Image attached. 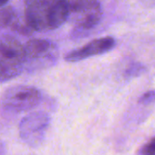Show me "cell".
<instances>
[{
    "label": "cell",
    "mask_w": 155,
    "mask_h": 155,
    "mask_svg": "<svg viewBox=\"0 0 155 155\" xmlns=\"http://www.w3.org/2000/svg\"><path fill=\"white\" fill-rule=\"evenodd\" d=\"M68 14L66 0H25L24 17L33 32L59 28L67 21Z\"/></svg>",
    "instance_id": "1"
},
{
    "label": "cell",
    "mask_w": 155,
    "mask_h": 155,
    "mask_svg": "<svg viewBox=\"0 0 155 155\" xmlns=\"http://www.w3.org/2000/svg\"><path fill=\"white\" fill-rule=\"evenodd\" d=\"M68 19L73 25V36L81 37L99 25L103 9L99 0H66Z\"/></svg>",
    "instance_id": "2"
},
{
    "label": "cell",
    "mask_w": 155,
    "mask_h": 155,
    "mask_svg": "<svg viewBox=\"0 0 155 155\" xmlns=\"http://www.w3.org/2000/svg\"><path fill=\"white\" fill-rule=\"evenodd\" d=\"M24 71V45L12 35L0 36V83L13 80Z\"/></svg>",
    "instance_id": "3"
},
{
    "label": "cell",
    "mask_w": 155,
    "mask_h": 155,
    "mask_svg": "<svg viewBox=\"0 0 155 155\" xmlns=\"http://www.w3.org/2000/svg\"><path fill=\"white\" fill-rule=\"evenodd\" d=\"M24 50L27 72L52 66L58 58L57 46L46 39H31L24 45Z\"/></svg>",
    "instance_id": "4"
},
{
    "label": "cell",
    "mask_w": 155,
    "mask_h": 155,
    "mask_svg": "<svg viewBox=\"0 0 155 155\" xmlns=\"http://www.w3.org/2000/svg\"><path fill=\"white\" fill-rule=\"evenodd\" d=\"M42 101L39 89L30 85H15L9 87L3 94L1 104L9 112L21 113L35 108Z\"/></svg>",
    "instance_id": "5"
},
{
    "label": "cell",
    "mask_w": 155,
    "mask_h": 155,
    "mask_svg": "<svg viewBox=\"0 0 155 155\" xmlns=\"http://www.w3.org/2000/svg\"><path fill=\"white\" fill-rule=\"evenodd\" d=\"M50 125V116L43 111L32 112L25 115L19 124V135L28 146L35 148L45 139Z\"/></svg>",
    "instance_id": "6"
},
{
    "label": "cell",
    "mask_w": 155,
    "mask_h": 155,
    "mask_svg": "<svg viewBox=\"0 0 155 155\" xmlns=\"http://www.w3.org/2000/svg\"><path fill=\"white\" fill-rule=\"evenodd\" d=\"M116 45V40L112 36H104L98 39H94L88 44L84 45L83 47L74 49L67 53L64 56L66 62L74 63L79 62L95 55L105 54Z\"/></svg>",
    "instance_id": "7"
},
{
    "label": "cell",
    "mask_w": 155,
    "mask_h": 155,
    "mask_svg": "<svg viewBox=\"0 0 155 155\" xmlns=\"http://www.w3.org/2000/svg\"><path fill=\"white\" fill-rule=\"evenodd\" d=\"M19 15L14 7L6 5L0 6V30L5 28L12 29Z\"/></svg>",
    "instance_id": "8"
},
{
    "label": "cell",
    "mask_w": 155,
    "mask_h": 155,
    "mask_svg": "<svg viewBox=\"0 0 155 155\" xmlns=\"http://www.w3.org/2000/svg\"><path fill=\"white\" fill-rule=\"evenodd\" d=\"M145 71H146V67L143 64L139 62H133L126 68V70L124 73V75L125 78L131 79L142 75Z\"/></svg>",
    "instance_id": "9"
},
{
    "label": "cell",
    "mask_w": 155,
    "mask_h": 155,
    "mask_svg": "<svg viewBox=\"0 0 155 155\" xmlns=\"http://www.w3.org/2000/svg\"><path fill=\"white\" fill-rule=\"evenodd\" d=\"M138 153L143 155H155V137L145 143L140 149Z\"/></svg>",
    "instance_id": "10"
},
{
    "label": "cell",
    "mask_w": 155,
    "mask_h": 155,
    "mask_svg": "<svg viewBox=\"0 0 155 155\" xmlns=\"http://www.w3.org/2000/svg\"><path fill=\"white\" fill-rule=\"evenodd\" d=\"M155 102V90H151L144 93L140 98L139 103L142 104H150Z\"/></svg>",
    "instance_id": "11"
},
{
    "label": "cell",
    "mask_w": 155,
    "mask_h": 155,
    "mask_svg": "<svg viewBox=\"0 0 155 155\" xmlns=\"http://www.w3.org/2000/svg\"><path fill=\"white\" fill-rule=\"evenodd\" d=\"M10 0H0V6H3V5H5Z\"/></svg>",
    "instance_id": "12"
}]
</instances>
